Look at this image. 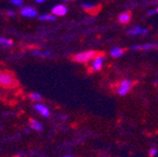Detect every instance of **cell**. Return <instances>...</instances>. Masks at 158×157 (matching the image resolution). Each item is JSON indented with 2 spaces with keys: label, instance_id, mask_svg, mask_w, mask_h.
I'll list each match as a JSON object with an SVG mask.
<instances>
[{
  "label": "cell",
  "instance_id": "9c48e42d",
  "mask_svg": "<svg viewBox=\"0 0 158 157\" xmlns=\"http://www.w3.org/2000/svg\"><path fill=\"white\" fill-rule=\"evenodd\" d=\"M81 8L87 11V12L91 13V15H96V13L99 12V7L96 5H91V3H82Z\"/></svg>",
  "mask_w": 158,
  "mask_h": 157
},
{
  "label": "cell",
  "instance_id": "5b68a950",
  "mask_svg": "<svg viewBox=\"0 0 158 157\" xmlns=\"http://www.w3.org/2000/svg\"><path fill=\"white\" fill-rule=\"evenodd\" d=\"M158 47L157 43H145V44H136L131 47L132 51H152Z\"/></svg>",
  "mask_w": 158,
  "mask_h": 157
},
{
  "label": "cell",
  "instance_id": "5bb4252c",
  "mask_svg": "<svg viewBox=\"0 0 158 157\" xmlns=\"http://www.w3.org/2000/svg\"><path fill=\"white\" fill-rule=\"evenodd\" d=\"M30 126H31V129H33L34 131H42L43 130V126L42 124L40 122H37L36 120H31L30 121Z\"/></svg>",
  "mask_w": 158,
  "mask_h": 157
},
{
  "label": "cell",
  "instance_id": "e0dca14e",
  "mask_svg": "<svg viewBox=\"0 0 158 157\" xmlns=\"http://www.w3.org/2000/svg\"><path fill=\"white\" fill-rule=\"evenodd\" d=\"M30 98L32 99V100L40 101L41 99H42V96H41L40 93H31V95H30Z\"/></svg>",
  "mask_w": 158,
  "mask_h": 157
},
{
  "label": "cell",
  "instance_id": "7c38bea8",
  "mask_svg": "<svg viewBox=\"0 0 158 157\" xmlns=\"http://www.w3.org/2000/svg\"><path fill=\"white\" fill-rule=\"evenodd\" d=\"M125 53V49H122V47H114V49H111V52H110V54H111L112 57H114V58H118V57H121L122 55Z\"/></svg>",
  "mask_w": 158,
  "mask_h": 157
},
{
  "label": "cell",
  "instance_id": "30bf717a",
  "mask_svg": "<svg viewBox=\"0 0 158 157\" xmlns=\"http://www.w3.org/2000/svg\"><path fill=\"white\" fill-rule=\"evenodd\" d=\"M131 18H132L131 12L125 11V12L121 13V15H118V22L122 23V24H127V23L131 21Z\"/></svg>",
  "mask_w": 158,
  "mask_h": 157
},
{
  "label": "cell",
  "instance_id": "7402d4cb",
  "mask_svg": "<svg viewBox=\"0 0 158 157\" xmlns=\"http://www.w3.org/2000/svg\"><path fill=\"white\" fill-rule=\"evenodd\" d=\"M35 2H37V3H42V2H45L46 0H34Z\"/></svg>",
  "mask_w": 158,
  "mask_h": 157
},
{
  "label": "cell",
  "instance_id": "8fae6325",
  "mask_svg": "<svg viewBox=\"0 0 158 157\" xmlns=\"http://www.w3.org/2000/svg\"><path fill=\"white\" fill-rule=\"evenodd\" d=\"M34 109L40 113V114H42L43 117H45V118L49 116V110L44 106V104H35Z\"/></svg>",
  "mask_w": 158,
  "mask_h": 157
},
{
  "label": "cell",
  "instance_id": "ac0fdd59",
  "mask_svg": "<svg viewBox=\"0 0 158 157\" xmlns=\"http://www.w3.org/2000/svg\"><path fill=\"white\" fill-rule=\"evenodd\" d=\"M33 54L36 55V56H40V57H45V56H48L49 52H46V53H42V52H39V51H33Z\"/></svg>",
  "mask_w": 158,
  "mask_h": 157
},
{
  "label": "cell",
  "instance_id": "7a4b0ae2",
  "mask_svg": "<svg viewBox=\"0 0 158 157\" xmlns=\"http://www.w3.org/2000/svg\"><path fill=\"white\" fill-rule=\"evenodd\" d=\"M98 55V53L94 51H87V52H81V53H78L74 56V61L77 62V63H81V64H85V63H88V62L92 61L94 57Z\"/></svg>",
  "mask_w": 158,
  "mask_h": 157
},
{
  "label": "cell",
  "instance_id": "603a6c76",
  "mask_svg": "<svg viewBox=\"0 0 158 157\" xmlns=\"http://www.w3.org/2000/svg\"><path fill=\"white\" fill-rule=\"evenodd\" d=\"M64 157H74V156H69V155H68V156H64Z\"/></svg>",
  "mask_w": 158,
  "mask_h": 157
},
{
  "label": "cell",
  "instance_id": "6da1fadb",
  "mask_svg": "<svg viewBox=\"0 0 158 157\" xmlns=\"http://www.w3.org/2000/svg\"><path fill=\"white\" fill-rule=\"evenodd\" d=\"M0 86L6 88H13L18 86V81L15 80V76L8 71H1L0 73Z\"/></svg>",
  "mask_w": 158,
  "mask_h": 157
},
{
  "label": "cell",
  "instance_id": "277c9868",
  "mask_svg": "<svg viewBox=\"0 0 158 157\" xmlns=\"http://www.w3.org/2000/svg\"><path fill=\"white\" fill-rule=\"evenodd\" d=\"M103 61H104L103 53H98V55L92 59L91 70L92 71H99L100 70V69L102 68V65H103Z\"/></svg>",
  "mask_w": 158,
  "mask_h": 157
},
{
  "label": "cell",
  "instance_id": "3957f363",
  "mask_svg": "<svg viewBox=\"0 0 158 157\" xmlns=\"http://www.w3.org/2000/svg\"><path fill=\"white\" fill-rule=\"evenodd\" d=\"M133 81L128 80V79H124V80H121L118 83L116 86V92H118V96H126L131 89L133 88Z\"/></svg>",
  "mask_w": 158,
  "mask_h": 157
},
{
  "label": "cell",
  "instance_id": "9a60e30c",
  "mask_svg": "<svg viewBox=\"0 0 158 157\" xmlns=\"http://www.w3.org/2000/svg\"><path fill=\"white\" fill-rule=\"evenodd\" d=\"M0 45H3V46H11V45H12V41L9 39H6V37H0Z\"/></svg>",
  "mask_w": 158,
  "mask_h": 157
},
{
  "label": "cell",
  "instance_id": "4fadbf2b",
  "mask_svg": "<svg viewBox=\"0 0 158 157\" xmlns=\"http://www.w3.org/2000/svg\"><path fill=\"white\" fill-rule=\"evenodd\" d=\"M40 20L41 21H55L56 15H54L53 13H44V15H40Z\"/></svg>",
  "mask_w": 158,
  "mask_h": 157
},
{
  "label": "cell",
  "instance_id": "52a82bcc",
  "mask_svg": "<svg viewBox=\"0 0 158 157\" xmlns=\"http://www.w3.org/2000/svg\"><path fill=\"white\" fill-rule=\"evenodd\" d=\"M67 7L65 5H56L52 8V13L56 17H63L67 13Z\"/></svg>",
  "mask_w": 158,
  "mask_h": 157
},
{
  "label": "cell",
  "instance_id": "ba28073f",
  "mask_svg": "<svg viewBox=\"0 0 158 157\" xmlns=\"http://www.w3.org/2000/svg\"><path fill=\"white\" fill-rule=\"evenodd\" d=\"M147 33H148L147 29H144V28H142V27H137V25L127 31V34L133 35V36L134 35H145V34H147Z\"/></svg>",
  "mask_w": 158,
  "mask_h": 157
},
{
  "label": "cell",
  "instance_id": "2e32d148",
  "mask_svg": "<svg viewBox=\"0 0 158 157\" xmlns=\"http://www.w3.org/2000/svg\"><path fill=\"white\" fill-rule=\"evenodd\" d=\"M10 2L12 3L13 6H15V7H23V0H10Z\"/></svg>",
  "mask_w": 158,
  "mask_h": 157
},
{
  "label": "cell",
  "instance_id": "ffe728a7",
  "mask_svg": "<svg viewBox=\"0 0 158 157\" xmlns=\"http://www.w3.org/2000/svg\"><path fill=\"white\" fill-rule=\"evenodd\" d=\"M7 15L8 17H11V18H13V17H15V15H17V13L15 12V11H13V10H7Z\"/></svg>",
  "mask_w": 158,
  "mask_h": 157
},
{
  "label": "cell",
  "instance_id": "8992f818",
  "mask_svg": "<svg viewBox=\"0 0 158 157\" xmlns=\"http://www.w3.org/2000/svg\"><path fill=\"white\" fill-rule=\"evenodd\" d=\"M21 15L25 18H35L37 17V11L35 8L31 7V6H25V7L21 8V11H20Z\"/></svg>",
  "mask_w": 158,
  "mask_h": 157
},
{
  "label": "cell",
  "instance_id": "cb8c5ba5",
  "mask_svg": "<svg viewBox=\"0 0 158 157\" xmlns=\"http://www.w3.org/2000/svg\"><path fill=\"white\" fill-rule=\"evenodd\" d=\"M63 1H66V2H67V1H69V0H63Z\"/></svg>",
  "mask_w": 158,
  "mask_h": 157
},
{
  "label": "cell",
  "instance_id": "44dd1931",
  "mask_svg": "<svg viewBox=\"0 0 158 157\" xmlns=\"http://www.w3.org/2000/svg\"><path fill=\"white\" fill-rule=\"evenodd\" d=\"M156 155H157V151H156L155 148H151V150H149V156L154 157V156H156Z\"/></svg>",
  "mask_w": 158,
  "mask_h": 157
},
{
  "label": "cell",
  "instance_id": "d6986e66",
  "mask_svg": "<svg viewBox=\"0 0 158 157\" xmlns=\"http://www.w3.org/2000/svg\"><path fill=\"white\" fill-rule=\"evenodd\" d=\"M157 13H158V7H156V8H154V9H152V10H148L147 13H146V15H147V17H151V15H157Z\"/></svg>",
  "mask_w": 158,
  "mask_h": 157
}]
</instances>
